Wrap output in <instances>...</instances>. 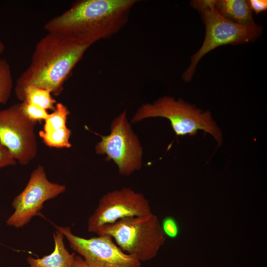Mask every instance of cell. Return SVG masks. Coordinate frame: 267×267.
<instances>
[{
    "instance_id": "1",
    "label": "cell",
    "mask_w": 267,
    "mask_h": 267,
    "mask_svg": "<svg viewBox=\"0 0 267 267\" xmlns=\"http://www.w3.org/2000/svg\"><path fill=\"white\" fill-rule=\"evenodd\" d=\"M137 0H79L44 25L48 33L92 45L110 38L127 24Z\"/></svg>"
},
{
    "instance_id": "2",
    "label": "cell",
    "mask_w": 267,
    "mask_h": 267,
    "mask_svg": "<svg viewBox=\"0 0 267 267\" xmlns=\"http://www.w3.org/2000/svg\"><path fill=\"white\" fill-rule=\"evenodd\" d=\"M90 46L47 33L37 44L29 66L16 80L14 91L17 98L21 100L24 89L29 86L59 95L64 83Z\"/></svg>"
},
{
    "instance_id": "3",
    "label": "cell",
    "mask_w": 267,
    "mask_h": 267,
    "mask_svg": "<svg viewBox=\"0 0 267 267\" xmlns=\"http://www.w3.org/2000/svg\"><path fill=\"white\" fill-rule=\"evenodd\" d=\"M216 1L192 0L190 2L191 6L200 13L206 32L202 46L192 56L189 67L181 75L186 82L191 80L198 62L209 52L222 45L253 42L262 35L261 25H240L222 17L215 8Z\"/></svg>"
},
{
    "instance_id": "4",
    "label": "cell",
    "mask_w": 267,
    "mask_h": 267,
    "mask_svg": "<svg viewBox=\"0 0 267 267\" xmlns=\"http://www.w3.org/2000/svg\"><path fill=\"white\" fill-rule=\"evenodd\" d=\"M161 117L169 120L177 135H194L198 130L211 134L219 145L222 142L221 130L212 118L211 113L197 108L181 99L171 96L159 98L152 103H145L138 108L132 123L144 119Z\"/></svg>"
},
{
    "instance_id": "5",
    "label": "cell",
    "mask_w": 267,
    "mask_h": 267,
    "mask_svg": "<svg viewBox=\"0 0 267 267\" xmlns=\"http://www.w3.org/2000/svg\"><path fill=\"white\" fill-rule=\"evenodd\" d=\"M96 233L111 236L124 252L141 262L156 255L165 235L157 217L152 213L122 219L102 226Z\"/></svg>"
},
{
    "instance_id": "6",
    "label": "cell",
    "mask_w": 267,
    "mask_h": 267,
    "mask_svg": "<svg viewBox=\"0 0 267 267\" xmlns=\"http://www.w3.org/2000/svg\"><path fill=\"white\" fill-rule=\"evenodd\" d=\"M100 136L101 140L95 145L96 153L106 154L107 161L112 160L121 175L129 176L141 168L142 147L128 122L126 110L112 121L109 135Z\"/></svg>"
},
{
    "instance_id": "7",
    "label": "cell",
    "mask_w": 267,
    "mask_h": 267,
    "mask_svg": "<svg viewBox=\"0 0 267 267\" xmlns=\"http://www.w3.org/2000/svg\"><path fill=\"white\" fill-rule=\"evenodd\" d=\"M37 122L24 114L21 103L0 110V142L21 165H28L37 155Z\"/></svg>"
},
{
    "instance_id": "8",
    "label": "cell",
    "mask_w": 267,
    "mask_h": 267,
    "mask_svg": "<svg viewBox=\"0 0 267 267\" xmlns=\"http://www.w3.org/2000/svg\"><path fill=\"white\" fill-rule=\"evenodd\" d=\"M65 185L49 181L43 166L39 165L31 173L24 189L13 200V213L6 224L16 228L27 224L43 209L44 203L66 191Z\"/></svg>"
},
{
    "instance_id": "9",
    "label": "cell",
    "mask_w": 267,
    "mask_h": 267,
    "mask_svg": "<svg viewBox=\"0 0 267 267\" xmlns=\"http://www.w3.org/2000/svg\"><path fill=\"white\" fill-rule=\"evenodd\" d=\"M54 226L64 235L71 248L91 267L141 266V262L138 259L124 252L108 235L85 238L73 234L70 227Z\"/></svg>"
},
{
    "instance_id": "10",
    "label": "cell",
    "mask_w": 267,
    "mask_h": 267,
    "mask_svg": "<svg viewBox=\"0 0 267 267\" xmlns=\"http://www.w3.org/2000/svg\"><path fill=\"white\" fill-rule=\"evenodd\" d=\"M151 213L149 201L144 196L130 188L107 192L99 201L89 217L88 230L96 233L102 226L123 218L142 216Z\"/></svg>"
},
{
    "instance_id": "11",
    "label": "cell",
    "mask_w": 267,
    "mask_h": 267,
    "mask_svg": "<svg viewBox=\"0 0 267 267\" xmlns=\"http://www.w3.org/2000/svg\"><path fill=\"white\" fill-rule=\"evenodd\" d=\"M54 250L41 258L29 256L26 259L29 267H72L75 253H70L64 242V235L56 229L53 234Z\"/></svg>"
},
{
    "instance_id": "12",
    "label": "cell",
    "mask_w": 267,
    "mask_h": 267,
    "mask_svg": "<svg viewBox=\"0 0 267 267\" xmlns=\"http://www.w3.org/2000/svg\"><path fill=\"white\" fill-rule=\"evenodd\" d=\"M215 8L225 19L240 25H255L249 0H216Z\"/></svg>"
},
{
    "instance_id": "13",
    "label": "cell",
    "mask_w": 267,
    "mask_h": 267,
    "mask_svg": "<svg viewBox=\"0 0 267 267\" xmlns=\"http://www.w3.org/2000/svg\"><path fill=\"white\" fill-rule=\"evenodd\" d=\"M21 101L36 104L46 110H54L56 104V101L52 97L49 90L34 86L25 88Z\"/></svg>"
},
{
    "instance_id": "14",
    "label": "cell",
    "mask_w": 267,
    "mask_h": 267,
    "mask_svg": "<svg viewBox=\"0 0 267 267\" xmlns=\"http://www.w3.org/2000/svg\"><path fill=\"white\" fill-rule=\"evenodd\" d=\"M39 134L44 143L49 147L70 148L71 146L69 141L71 131L67 127L50 132L40 131Z\"/></svg>"
},
{
    "instance_id": "15",
    "label": "cell",
    "mask_w": 267,
    "mask_h": 267,
    "mask_svg": "<svg viewBox=\"0 0 267 267\" xmlns=\"http://www.w3.org/2000/svg\"><path fill=\"white\" fill-rule=\"evenodd\" d=\"M70 114L67 107L61 102L56 103L55 109L49 114L44 120V132H50L67 127L68 115Z\"/></svg>"
},
{
    "instance_id": "16",
    "label": "cell",
    "mask_w": 267,
    "mask_h": 267,
    "mask_svg": "<svg viewBox=\"0 0 267 267\" xmlns=\"http://www.w3.org/2000/svg\"><path fill=\"white\" fill-rule=\"evenodd\" d=\"M13 88V80L10 65L0 57V104H6Z\"/></svg>"
},
{
    "instance_id": "17",
    "label": "cell",
    "mask_w": 267,
    "mask_h": 267,
    "mask_svg": "<svg viewBox=\"0 0 267 267\" xmlns=\"http://www.w3.org/2000/svg\"><path fill=\"white\" fill-rule=\"evenodd\" d=\"M21 106L24 114L30 119L37 122L44 121L49 114L47 110L34 104L22 102Z\"/></svg>"
},
{
    "instance_id": "18",
    "label": "cell",
    "mask_w": 267,
    "mask_h": 267,
    "mask_svg": "<svg viewBox=\"0 0 267 267\" xmlns=\"http://www.w3.org/2000/svg\"><path fill=\"white\" fill-rule=\"evenodd\" d=\"M164 234L172 239L176 238L179 233V227L176 219L172 217L165 218L161 225Z\"/></svg>"
},
{
    "instance_id": "19",
    "label": "cell",
    "mask_w": 267,
    "mask_h": 267,
    "mask_svg": "<svg viewBox=\"0 0 267 267\" xmlns=\"http://www.w3.org/2000/svg\"><path fill=\"white\" fill-rule=\"evenodd\" d=\"M16 162L8 149L0 142V169L7 166H14Z\"/></svg>"
},
{
    "instance_id": "20",
    "label": "cell",
    "mask_w": 267,
    "mask_h": 267,
    "mask_svg": "<svg viewBox=\"0 0 267 267\" xmlns=\"http://www.w3.org/2000/svg\"><path fill=\"white\" fill-rule=\"evenodd\" d=\"M250 6L256 14L267 10V1L266 0H249Z\"/></svg>"
},
{
    "instance_id": "21",
    "label": "cell",
    "mask_w": 267,
    "mask_h": 267,
    "mask_svg": "<svg viewBox=\"0 0 267 267\" xmlns=\"http://www.w3.org/2000/svg\"><path fill=\"white\" fill-rule=\"evenodd\" d=\"M72 267H91L80 255H75Z\"/></svg>"
},
{
    "instance_id": "22",
    "label": "cell",
    "mask_w": 267,
    "mask_h": 267,
    "mask_svg": "<svg viewBox=\"0 0 267 267\" xmlns=\"http://www.w3.org/2000/svg\"><path fill=\"white\" fill-rule=\"evenodd\" d=\"M4 50V45L2 42L0 40V55L2 53Z\"/></svg>"
}]
</instances>
